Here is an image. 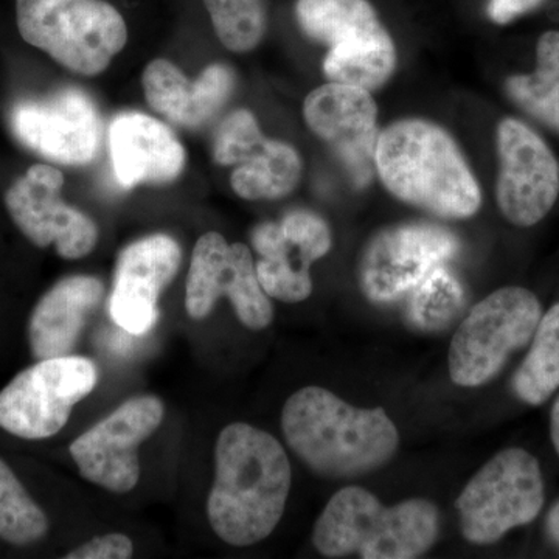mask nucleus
Returning a JSON list of instances; mask_svg holds the SVG:
<instances>
[{
  "label": "nucleus",
  "mask_w": 559,
  "mask_h": 559,
  "mask_svg": "<svg viewBox=\"0 0 559 559\" xmlns=\"http://www.w3.org/2000/svg\"><path fill=\"white\" fill-rule=\"evenodd\" d=\"M290 484L289 459L275 437L246 423L226 426L216 440L210 527L234 547L266 539L282 521Z\"/></svg>",
  "instance_id": "1"
},
{
  "label": "nucleus",
  "mask_w": 559,
  "mask_h": 559,
  "mask_svg": "<svg viewBox=\"0 0 559 559\" xmlns=\"http://www.w3.org/2000/svg\"><path fill=\"white\" fill-rule=\"evenodd\" d=\"M282 429L290 451L325 479L367 476L400 448L399 429L382 407L360 409L316 385L289 396Z\"/></svg>",
  "instance_id": "2"
},
{
  "label": "nucleus",
  "mask_w": 559,
  "mask_h": 559,
  "mask_svg": "<svg viewBox=\"0 0 559 559\" xmlns=\"http://www.w3.org/2000/svg\"><path fill=\"white\" fill-rule=\"evenodd\" d=\"M374 170L385 189L406 204L441 218L466 219L479 212V183L457 143L428 120H400L378 138Z\"/></svg>",
  "instance_id": "3"
},
{
  "label": "nucleus",
  "mask_w": 559,
  "mask_h": 559,
  "mask_svg": "<svg viewBox=\"0 0 559 559\" xmlns=\"http://www.w3.org/2000/svg\"><path fill=\"white\" fill-rule=\"evenodd\" d=\"M440 514L428 499L385 507L373 492L345 487L316 521L312 544L325 558L414 559L432 549Z\"/></svg>",
  "instance_id": "4"
},
{
  "label": "nucleus",
  "mask_w": 559,
  "mask_h": 559,
  "mask_svg": "<svg viewBox=\"0 0 559 559\" xmlns=\"http://www.w3.org/2000/svg\"><path fill=\"white\" fill-rule=\"evenodd\" d=\"M17 31L66 69L97 76L128 43V27L106 0H16Z\"/></svg>",
  "instance_id": "5"
},
{
  "label": "nucleus",
  "mask_w": 559,
  "mask_h": 559,
  "mask_svg": "<svg viewBox=\"0 0 559 559\" xmlns=\"http://www.w3.org/2000/svg\"><path fill=\"white\" fill-rule=\"evenodd\" d=\"M296 17L325 44L323 72L334 83L380 90L396 68V49L369 0H297Z\"/></svg>",
  "instance_id": "6"
},
{
  "label": "nucleus",
  "mask_w": 559,
  "mask_h": 559,
  "mask_svg": "<svg viewBox=\"0 0 559 559\" xmlns=\"http://www.w3.org/2000/svg\"><path fill=\"white\" fill-rule=\"evenodd\" d=\"M546 491L539 462L509 448L485 463L455 500L460 530L471 544H495L510 530L535 521Z\"/></svg>",
  "instance_id": "7"
},
{
  "label": "nucleus",
  "mask_w": 559,
  "mask_h": 559,
  "mask_svg": "<svg viewBox=\"0 0 559 559\" xmlns=\"http://www.w3.org/2000/svg\"><path fill=\"white\" fill-rule=\"evenodd\" d=\"M543 318L532 290L509 286L479 301L452 337L451 380L460 388H479L498 377L511 353L533 340Z\"/></svg>",
  "instance_id": "8"
},
{
  "label": "nucleus",
  "mask_w": 559,
  "mask_h": 559,
  "mask_svg": "<svg viewBox=\"0 0 559 559\" xmlns=\"http://www.w3.org/2000/svg\"><path fill=\"white\" fill-rule=\"evenodd\" d=\"M97 381V367L83 356L40 359L0 392V428L20 439H49Z\"/></svg>",
  "instance_id": "9"
},
{
  "label": "nucleus",
  "mask_w": 559,
  "mask_h": 559,
  "mask_svg": "<svg viewBox=\"0 0 559 559\" xmlns=\"http://www.w3.org/2000/svg\"><path fill=\"white\" fill-rule=\"evenodd\" d=\"M227 297L242 325L263 330L274 320L270 296L261 288L255 261L248 246L227 242L218 231H207L194 245L187 277L186 308L202 320Z\"/></svg>",
  "instance_id": "10"
},
{
  "label": "nucleus",
  "mask_w": 559,
  "mask_h": 559,
  "mask_svg": "<svg viewBox=\"0 0 559 559\" xmlns=\"http://www.w3.org/2000/svg\"><path fill=\"white\" fill-rule=\"evenodd\" d=\"M164 414L157 396H134L81 433L70 444L81 477L117 495L132 491L140 479L139 447L159 429Z\"/></svg>",
  "instance_id": "11"
},
{
  "label": "nucleus",
  "mask_w": 559,
  "mask_h": 559,
  "mask_svg": "<svg viewBox=\"0 0 559 559\" xmlns=\"http://www.w3.org/2000/svg\"><path fill=\"white\" fill-rule=\"evenodd\" d=\"M459 252V241L444 227L429 223L400 224L374 235L360 255L358 280L364 296L392 304Z\"/></svg>",
  "instance_id": "12"
},
{
  "label": "nucleus",
  "mask_w": 559,
  "mask_h": 559,
  "mask_svg": "<svg viewBox=\"0 0 559 559\" xmlns=\"http://www.w3.org/2000/svg\"><path fill=\"white\" fill-rule=\"evenodd\" d=\"M10 124L22 145L58 164L81 167L100 148V114L90 95L75 87L17 103Z\"/></svg>",
  "instance_id": "13"
},
{
  "label": "nucleus",
  "mask_w": 559,
  "mask_h": 559,
  "mask_svg": "<svg viewBox=\"0 0 559 559\" xmlns=\"http://www.w3.org/2000/svg\"><path fill=\"white\" fill-rule=\"evenodd\" d=\"M64 176L51 165H33L5 193V207L17 229L38 248L53 245L58 255L79 260L98 241V227L61 198Z\"/></svg>",
  "instance_id": "14"
},
{
  "label": "nucleus",
  "mask_w": 559,
  "mask_h": 559,
  "mask_svg": "<svg viewBox=\"0 0 559 559\" xmlns=\"http://www.w3.org/2000/svg\"><path fill=\"white\" fill-rule=\"evenodd\" d=\"M261 288L272 299L299 304L312 293L311 264L330 252L331 230L310 210H293L278 223H261L250 234Z\"/></svg>",
  "instance_id": "15"
},
{
  "label": "nucleus",
  "mask_w": 559,
  "mask_h": 559,
  "mask_svg": "<svg viewBox=\"0 0 559 559\" xmlns=\"http://www.w3.org/2000/svg\"><path fill=\"white\" fill-rule=\"evenodd\" d=\"M499 176L496 200L518 227H532L554 209L559 197V164L547 143L516 119L498 128Z\"/></svg>",
  "instance_id": "16"
},
{
  "label": "nucleus",
  "mask_w": 559,
  "mask_h": 559,
  "mask_svg": "<svg viewBox=\"0 0 559 559\" xmlns=\"http://www.w3.org/2000/svg\"><path fill=\"white\" fill-rule=\"evenodd\" d=\"M308 128L329 143L358 189L369 186L374 170L378 108L370 91L352 84H323L304 105Z\"/></svg>",
  "instance_id": "17"
},
{
  "label": "nucleus",
  "mask_w": 559,
  "mask_h": 559,
  "mask_svg": "<svg viewBox=\"0 0 559 559\" xmlns=\"http://www.w3.org/2000/svg\"><path fill=\"white\" fill-rule=\"evenodd\" d=\"M180 263L178 241L165 234L150 235L121 250L109 297L114 322L131 334L151 330L159 318L162 293L175 280Z\"/></svg>",
  "instance_id": "18"
},
{
  "label": "nucleus",
  "mask_w": 559,
  "mask_h": 559,
  "mask_svg": "<svg viewBox=\"0 0 559 559\" xmlns=\"http://www.w3.org/2000/svg\"><path fill=\"white\" fill-rule=\"evenodd\" d=\"M109 156L120 186L168 183L182 175L187 153L175 132L146 114L120 112L108 131Z\"/></svg>",
  "instance_id": "19"
},
{
  "label": "nucleus",
  "mask_w": 559,
  "mask_h": 559,
  "mask_svg": "<svg viewBox=\"0 0 559 559\" xmlns=\"http://www.w3.org/2000/svg\"><path fill=\"white\" fill-rule=\"evenodd\" d=\"M142 84L151 109L173 124L194 130L224 108L235 90V75L227 66L212 64L190 81L178 66L157 58L143 70Z\"/></svg>",
  "instance_id": "20"
},
{
  "label": "nucleus",
  "mask_w": 559,
  "mask_h": 559,
  "mask_svg": "<svg viewBox=\"0 0 559 559\" xmlns=\"http://www.w3.org/2000/svg\"><path fill=\"white\" fill-rule=\"evenodd\" d=\"M105 285L92 275H72L53 286L36 304L28 322V341L36 359L69 356L87 314L102 304Z\"/></svg>",
  "instance_id": "21"
},
{
  "label": "nucleus",
  "mask_w": 559,
  "mask_h": 559,
  "mask_svg": "<svg viewBox=\"0 0 559 559\" xmlns=\"http://www.w3.org/2000/svg\"><path fill=\"white\" fill-rule=\"evenodd\" d=\"M301 168L296 148L263 135L242 154L231 173L230 186L242 200H278L299 186Z\"/></svg>",
  "instance_id": "22"
},
{
  "label": "nucleus",
  "mask_w": 559,
  "mask_h": 559,
  "mask_svg": "<svg viewBox=\"0 0 559 559\" xmlns=\"http://www.w3.org/2000/svg\"><path fill=\"white\" fill-rule=\"evenodd\" d=\"M507 92L520 108L559 134V32L540 36L535 72L511 76Z\"/></svg>",
  "instance_id": "23"
},
{
  "label": "nucleus",
  "mask_w": 559,
  "mask_h": 559,
  "mask_svg": "<svg viewBox=\"0 0 559 559\" xmlns=\"http://www.w3.org/2000/svg\"><path fill=\"white\" fill-rule=\"evenodd\" d=\"M559 388V304L540 318L527 358L514 373L518 399L539 406Z\"/></svg>",
  "instance_id": "24"
},
{
  "label": "nucleus",
  "mask_w": 559,
  "mask_h": 559,
  "mask_svg": "<svg viewBox=\"0 0 559 559\" xmlns=\"http://www.w3.org/2000/svg\"><path fill=\"white\" fill-rule=\"evenodd\" d=\"M407 296L411 322L425 331L443 330L465 305L462 283L444 264L429 271Z\"/></svg>",
  "instance_id": "25"
},
{
  "label": "nucleus",
  "mask_w": 559,
  "mask_h": 559,
  "mask_svg": "<svg viewBox=\"0 0 559 559\" xmlns=\"http://www.w3.org/2000/svg\"><path fill=\"white\" fill-rule=\"evenodd\" d=\"M49 520L0 459V539L27 546L46 536Z\"/></svg>",
  "instance_id": "26"
},
{
  "label": "nucleus",
  "mask_w": 559,
  "mask_h": 559,
  "mask_svg": "<svg viewBox=\"0 0 559 559\" xmlns=\"http://www.w3.org/2000/svg\"><path fill=\"white\" fill-rule=\"evenodd\" d=\"M213 28L226 49L245 53L255 49L267 28L264 0H202Z\"/></svg>",
  "instance_id": "27"
},
{
  "label": "nucleus",
  "mask_w": 559,
  "mask_h": 559,
  "mask_svg": "<svg viewBox=\"0 0 559 559\" xmlns=\"http://www.w3.org/2000/svg\"><path fill=\"white\" fill-rule=\"evenodd\" d=\"M259 121L248 109L229 114L219 124L213 142V159L216 164L230 167L241 160L242 154L263 138Z\"/></svg>",
  "instance_id": "28"
},
{
  "label": "nucleus",
  "mask_w": 559,
  "mask_h": 559,
  "mask_svg": "<svg viewBox=\"0 0 559 559\" xmlns=\"http://www.w3.org/2000/svg\"><path fill=\"white\" fill-rule=\"evenodd\" d=\"M134 555V544L127 535L109 533L81 544L66 559H128Z\"/></svg>",
  "instance_id": "29"
},
{
  "label": "nucleus",
  "mask_w": 559,
  "mask_h": 559,
  "mask_svg": "<svg viewBox=\"0 0 559 559\" xmlns=\"http://www.w3.org/2000/svg\"><path fill=\"white\" fill-rule=\"evenodd\" d=\"M544 0H489L488 16L496 24H509L522 14L535 10Z\"/></svg>",
  "instance_id": "30"
},
{
  "label": "nucleus",
  "mask_w": 559,
  "mask_h": 559,
  "mask_svg": "<svg viewBox=\"0 0 559 559\" xmlns=\"http://www.w3.org/2000/svg\"><path fill=\"white\" fill-rule=\"evenodd\" d=\"M547 533L559 547V502L551 507L549 516H547Z\"/></svg>",
  "instance_id": "31"
},
{
  "label": "nucleus",
  "mask_w": 559,
  "mask_h": 559,
  "mask_svg": "<svg viewBox=\"0 0 559 559\" xmlns=\"http://www.w3.org/2000/svg\"><path fill=\"white\" fill-rule=\"evenodd\" d=\"M550 436L551 441H554L555 450H557L559 455V396L558 400L555 401L554 409H551Z\"/></svg>",
  "instance_id": "32"
}]
</instances>
